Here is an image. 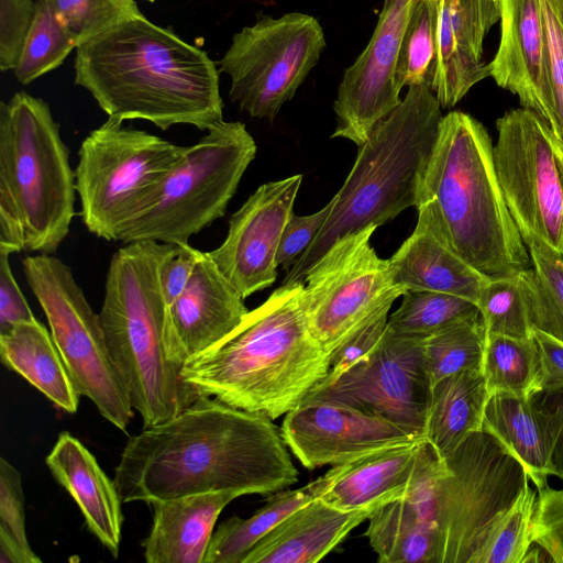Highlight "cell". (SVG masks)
<instances>
[{
  "instance_id": "6da1fadb",
  "label": "cell",
  "mask_w": 563,
  "mask_h": 563,
  "mask_svg": "<svg viewBox=\"0 0 563 563\" xmlns=\"http://www.w3.org/2000/svg\"><path fill=\"white\" fill-rule=\"evenodd\" d=\"M278 429L263 413L201 395L131 437L114 470L122 503L205 493L269 495L298 481Z\"/></svg>"
},
{
  "instance_id": "7a4b0ae2",
  "label": "cell",
  "mask_w": 563,
  "mask_h": 563,
  "mask_svg": "<svg viewBox=\"0 0 563 563\" xmlns=\"http://www.w3.org/2000/svg\"><path fill=\"white\" fill-rule=\"evenodd\" d=\"M75 84L119 121L145 120L163 131H208L223 121L219 69L208 54L144 14L76 48Z\"/></svg>"
},
{
  "instance_id": "3957f363",
  "label": "cell",
  "mask_w": 563,
  "mask_h": 563,
  "mask_svg": "<svg viewBox=\"0 0 563 563\" xmlns=\"http://www.w3.org/2000/svg\"><path fill=\"white\" fill-rule=\"evenodd\" d=\"M301 289L300 282L275 289L224 339L185 362L183 378L201 395L272 420L300 406L330 371Z\"/></svg>"
},
{
  "instance_id": "277c9868",
  "label": "cell",
  "mask_w": 563,
  "mask_h": 563,
  "mask_svg": "<svg viewBox=\"0 0 563 563\" xmlns=\"http://www.w3.org/2000/svg\"><path fill=\"white\" fill-rule=\"evenodd\" d=\"M416 209L457 255L488 279L532 266L497 178L492 139L465 112L443 115Z\"/></svg>"
},
{
  "instance_id": "5b68a950",
  "label": "cell",
  "mask_w": 563,
  "mask_h": 563,
  "mask_svg": "<svg viewBox=\"0 0 563 563\" xmlns=\"http://www.w3.org/2000/svg\"><path fill=\"white\" fill-rule=\"evenodd\" d=\"M178 246L126 243L112 255L106 276L100 323L144 428L167 421L201 396L168 352L169 305L161 274Z\"/></svg>"
},
{
  "instance_id": "8992f818",
  "label": "cell",
  "mask_w": 563,
  "mask_h": 563,
  "mask_svg": "<svg viewBox=\"0 0 563 563\" xmlns=\"http://www.w3.org/2000/svg\"><path fill=\"white\" fill-rule=\"evenodd\" d=\"M434 92L408 87L400 104L358 146L344 184L331 199L327 221L283 282L302 283L311 265L341 236L380 227L416 207L443 118Z\"/></svg>"
},
{
  "instance_id": "52a82bcc",
  "label": "cell",
  "mask_w": 563,
  "mask_h": 563,
  "mask_svg": "<svg viewBox=\"0 0 563 563\" xmlns=\"http://www.w3.org/2000/svg\"><path fill=\"white\" fill-rule=\"evenodd\" d=\"M76 174L49 106L19 91L0 102V246L54 254L75 216Z\"/></svg>"
},
{
  "instance_id": "ba28073f",
  "label": "cell",
  "mask_w": 563,
  "mask_h": 563,
  "mask_svg": "<svg viewBox=\"0 0 563 563\" xmlns=\"http://www.w3.org/2000/svg\"><path fill=\"white\" fill-rule=\"evenodd\" d=\"M255 154V141L242 122L213 125L186 146L180 162L118 242L189 244L191 236L224 216Z\"/></svg>"
},
{
  "instance_id": "9c48e42d",
  "label": "cell",
  "mask_w": 563,
  "mask_h": 563,
  "mask_svg": "<svg viewBox=\"0 0 563 563\" xmlns=\"http://www.w3.org/2000/svg\"><path fill=\"white\" fill-rule=\"evenodd\" d=\"M186 146L112 118L82 140L76 165L80 217L90 233L118 242L183 158Z\"/></svg>"
},
{
  "instance_id": "30bf717a",
  "label": "cell",
  "mask_w": 563,
  "mask_h": 563,
  "mask_svg": "<svg viewBox=\"0 0 563 563\" xmlns=\"http://www.w3.org/2000/svg\"><path fill=\"white\" fill-rule=\"evenodd\" d=\"M22 266L76 391L124 431L133 417L130 394L108 349L99 313L92 310L71 268L53 254L38 253L26 256Z\"/></svg>"
},
{
  "instance_id": "8fae6325",
  "label": "cell",
  "mask_w": 563,
  "mask_h": 563,
  "mask_svg": "<svg viewBox=\"0 0 563 563\" xmlns=\"http://www.w3.org/2000/svg\"><path fill=\"white\" fill-rule=\"evenodd\" d=\"M437 493L439 563H474L529 477L492 434H471L444 459Z\"/></svg>"
},
{
  "instance_id": "7c38bea8",
  "label": "cell",
  "mask_w": 563,
  "mask_h": 563,
  "mask_svg": "<svg viewBox=\"0 0 563 563\" xmlns=\"http://www.w3.org/2000/svg\"><path fill=\"white\" fill-rule=\"evenodd\" d=\"M325 47L319 21L306 13L260 14L235 33L218 62L230 98L249 115L274 120L318 64Z\"/></svg>"
},
{
  "instance_id": "4fadbf2b",
  "label": "cell",
  "mask_w": 563,
  "mask_h": 563,
  "mask_svg": "<svg viewBox=\"0 0 563 563\" xmlns=\"http://www.w3.org/2000/svg\"><path fill=\"white\" fill-rule=\"evenodd\" d=\"M496 130L497 178L526 245L538 240L563 255V144L523 107L497 119Z\"/></svg>"
},
{
  "instance_id": "5bb4252c",
  "label": "cell",
  "mask_w": 563,
  "mask_h": 563,
  "mask_svg": "<svg viewBox=\"0 0 563 563\" xmlns=\"http://www.w3.org/2000/svg\"><path fill=\"white\" fill-rule=\"evenodd\" d=\"M377 227L339 238L305 274L301 303L310 331L332 354L376 310L402 296L389 261L371 246Z\"/></svg>"
},
{
  "instance_id": "9a60e30c",
  "label": "cell",
  "mask_w": 563,
  "mask_h": 563,
  "mask_svg": "<svg viewBox=\"0 0 563 563\" xmlns=\"http://www.w3.org/2000/svg\"><path fill=\"white\" fill-rule=\"evenodd\" d=\"M423 339L397 333L387 325L366 357L334 380L317 386L302 404L347 406L426 439L432 384L423 357Z\"/></svg>"
},
{
  "instance_id": "2e32d148",
  "label": "cell",
  "mask_w": 563,
  "mask_h": 563,
  "mask_svg": "<svg viewBox=\"0 0 563 563\" xmlns=\"http://www.w3.org/2000/svg\"><path fill=\"white\" fill-rule=\"evenodd\" d=\"M418 0H384L374 33L360 56L344 70L333 109L332 137L361 146L373 128L402 98L395 84L396 60L413 5Z\"/></svg>"
},
{
  "instance_id": "e0dca14e",
  "label": "cell",
  "mask_w": 563,
  "mask_h": 563,
  "mask_svg": "<svg viewBox=\"0 0 563 563\" xmlns=\"http://www.w3.org/2000/svg\"><path fill=\"white\" fill-rule=\"evenodd\" d=\"M301 183L298 174L260 186L231 216L222 244L208 252L243 299L275 283L278 246Z\"/></svg>"
},
{
  "instance_id": "ac0fdd59",
  "label": "cell",
  "mask_w": 563,
  "mask_h": 563,
  "mask_svg": "<svg viewBox=\"0 0 563 563\" xmlns=\"http://www.w3.org/2000/svg\"><path fill=\"white\" fill-rule=\"evenodd\" d=\"M280 434L309 470L421 440L384 418L323 401L303 402L286 413Z\"/></svg>"
},
{
  "instance_id": "d6986e66",
  "label": "cell",
  "mask_w": 563,
  "mask_h": 563,
  "mask_svg": "<svg viewBox=\"0 0 563 563\" xmlns=\"http://www.w3.org/2000/svg\"><path fill=\"white\" fill-rule=\"evenodd\" d=\"M500 40L489 65L495 82L549 125L553 98L545 21L540 0H501Z\"/></svg>"
},
{
  "instance_id": "ffe728a7",
  "label": "cell",
  "mask_w": 563,
  "mask_h": 563,
  "mask_svg": "<svg viewBox=\"0 0 563 563\" xmlns=\"http://www.w3.org/2000/svg\"><path fill=\"white\" fill-rule=\"evenodd\" d=\"M208 252L198 251L192 273L169 303L170 360L180 365L231 333L249 312Z\"/></svg>"
},
{
  "instance_id": "44dd1931",
  "label": "cell",
  "mask_w": 563,
  "mask_h": 563,
  "mask_svg": "<svg viewBox=\"0 0 563 563\" xmlns=\"http://www.w3.org/2000/svg\"><path fill=\"white\" fill-rule=\"evenodd\" d=\"M501 0H437L438 57L432 91L452 108L473 86L490 77L484 40L500 20Z\"/></svg>"
},
{
  "instance_id": "7402d4cb",
  "label": "cell",
  "mask_w": 563,
  "mask_h": 563,
  "mask_svg": "<svg viewBox=\"0 0 563 563\" xmlns=\"http://www.w3.org/2000/svg\"><path fill=\"white\" fill-rule=\"evenodd\" d=\"M426 439L333 465L310 485L316 498L344 510L378 508L406 495Z\"/></svg>"
},
{
  "instance_id": "603a6c76",
  "label": "cell",
  "mask_w": 563,
  "mask_h": 563,
  "mask_svg": "<svg viewBox=\"0 0 563 563\" xmlns=\"http://www.w3.org/2000/svg\"><path fill=\"white\" fill-rule=\"evenodd\" d=\"M45 463L79 507L88 529L117 558L123 514L114 481L106 475L90 451L68 432L58 435Z\"/></svg>"
},
{
  "instance_id": "cb8c5ba5",
  "label": "cell",
  "mask_w": 563,
  "mask_h": 563,
  "mask_svg": "<svg viewBox=\"0 0 563 563\" xmlns=\"http://www.w3.org/2000/svg\"><path fill=\"white\" fill-rule=\"evenodd\" d=\"M374 510L344 511L314 498L275 526L245 555L242 563L318 562L368 519Z\"/></svg>"
},
{
  "instance_id": "d4e9b609",
  "label": "cell",
  "mask_w": 563,
  "mask_h": 563,
  "mask_svg": "<svg viewBox=\"0 0 563 563\" xmlns=\"http://www.w3.org/2000/svg\"><path fill=\"white\" fill-rule=\"evenodd\" d=\"M388 261L394 284L405 291L445 292L477 305L488 280L457 255L422 214Z\"/></svg>"
},
{
  "instance_id": "484cf974",
  "label": "cell",
  "mask_w": 563,
  "mask_h": 563,
  "mask_svg": "<svg viewBox=\"0 0 563 563\" xmlns=\"http://www.w3.org/2000/svg\"><path fill=\"white\" fill-rule=\"evenodd\" d=\"M232 493H205L151 504L152 529L144 540L147 563H203L214 525Z\"/></svg>"
},
{
  "instance_id": "4316f807",
  "label": "cell",
  "mask_w": 563,
  "mask_h": 563,
  "mask_svg": "<svg viewBox=\"0 0 563 563\" xmlns=\"http://www.w3.org/2000/svg\"><path fill=\"white\" fill-rule=\"evenodd\" d=\"M483 430L522 464L537 489L548 485L553 441L544 415L532 397L490 395L485 408Z\"/></svg>"
},
{
  "instance_id": "83f0119b",
  "label": "cell",
  "mask_w": 563,
  "mask_h": 563,
  "mask_svg": "<svg viewBox=\"0 0 563 563\" xmlns=\"http://www.w3.org/2000/svg\"><path fill=\"white\" fill-rule=\"evenodd\" d=\"M1 362L37 388L60 409L75 413L76 391L51 332L36 319L0 334Z\"/></svg>"
},
{
  "instance_id": "f1b7e54d",
  "label": "cell",
  "mask_w": 563,
  "mask_h": 563,
  "mask_svg": "<svg viewBox=\"0 0 563 563\" xmlns=\"http://www.w3.org/2000/svg\"><path fill=\"white\" fill-rule=\"evenodd\" d=\"M490 394L482 371L451 374L432 386L426 440L444 459L471 434L483 430Z\"/></svg>"
},
{
  "instance_id": "f546056e",
  "label": "cell",
  "mask_w": 563,
  "mask_h": 563,
  "mask_svg": "<svg viewBox=\"0 0 563 563\" xmlns=\"http://www.w3.org/2000/svg\"><path fill=\"white\" fill-rule=\"evenodd\" d=\"M382 563H439L437 522L405 497L375 509L365 532Z\"/></svg>"
},
{
  "instance_id": "4dcf8cb0",
  "label": "cell",
  "mask_w": 563,
  "mask_h": 563,
  "mask_svg": "<svg viewBox=\"0 0 563 563\" xmlns=\"http://www.w3.org/2000/svg\"><path fill=\"white\" fill-rule=\"evenodd\" d=\"M310 485L272 494L254 515L231 517L212 533L203 563H242L245 555L292 511L314 499Z\"/></svg>"
},
{
  "instance_id": "1f68e13d",
  "label": "cell",
  "mask_w": 563,
  "mask_h": 563,
  "mask_svg": "<svg viewBox=\"0 0 563 563\" xmlns=\"http://www.w3.org/2000/svg\"><path fill=\"white\" fill-rule=\"evenodd\" d=\"M482 372L490 395L531 398L541 391L540 360L533 336L486 334Z\"/></svg>"
},
{
  "instance_id": "d6a6232c",
  "label": "cell",
  "mask_w": 563,
  "mask_h": 563,
  "mask_svg": "<svg viewBox=\"0 0 563 563\" xmlns=\"http://www.w3.org/2000/svg\"><path fill=\"white\" fill-rule=\"evenodd\" d=\"M527 247L532 266L521 275L530 324L563 343V255L538 240Z\"/></svg>"
},
{
  "instance_id": "836d02e7",
  "label": "cell",
  "mask_w": 563,
  "mask_h": 563,
  "mask_svg": "<svg viewBox=\"0 0 563 563\" xmlns=\"http://www.w3.org/2000/svg\"><path fill=\"white\" fill-rule=\"evenodd\" d=\"M438 57L437 0H418L412 8L395 67V84L424 85L432 90Z\"/></svg>"
},
{
  "instance_id": "e575fe53",
  "label": "cell",
  "mask_w": 563,
  "mask_h": 563,
  "mask_svg": "<svg viewBox=\"0 0 563 563\" xmlns=\"http://www.w3.org/2000/svg\"><path fill=\"white\" fill-rule=\"evenodd\" d=\"M387 325L397 333L426 338L451 324L481 316L472 300L439 291L406 290Z\"/></svg>"
},
{
  "instance_id": "d590c367",
  "label": "cell",
  "mask_w": 563,
  "mask_h": 563,
  "mask_svg": "<svg viewBox=\"0 0 563 563\" xmlns=\"http://www.w3.org/2000/svg\"><path fill=\"white\" fill-rule=\"evenodd\" d=\"M486 333L481 316L426 336L423 357L432 386L461 371H482Z\"/></svg>"
},
{
  "instance_id": "8d00e7d4",
  "label": "cell",
  "mask_w": 563,
  "mask_h": 563,
  "mask_svg": "<svg viewBox=\"0 0 563 563\" xmlns=\"http://www.w3.org/2000/svg\"><path fill=\"white\" fill-rule=\"evenodd\" d=\"M36 12L13 69L15 78L27 85L60 66L78 44L62 25L46 0H35Z\"/></svg>"
},
{
  "instance_id": "74e56055",
  "label": "cell",
  "mask_w": 563,
  "mask_h": 563,
  "mask_svg": "<svg viewBox=\"0 0 563 563\" xmlns=\"http://www.w3.org/2000/svg\"><path fill=\"white\" fill-rule=\"evenodd\" d=\"M521 273L487 280L477 302L486 334L532 336Z\"/></svg>"
},
{
  "instance_id": "f35d334b",
  "label": "cell",
  "mask_w": 563,
  "mask_h": 563,
  "mask_svg": "<svg viewBox=\"0 0 563 563\" xmlns=\"http://www.w3.org/2000/svg\"><path fill=\"white\" fill-rule=\"evenodd\" d=\"M26 537L20 472L0 459V563H40Z\"/></svg>"
},
{
  "instance_id": "ab89813d",
  "label": "cell",
  "mask_w": 563,
  "mask_h": 563,
  "mask_svg": "<svg viewBox=\"0 0 563 563\" xmlns=\"http://www.w3.org/2000/svg\"><path fill=\"white\" fill-rule=\"evenodd\" d=\"M537 492L528 484L503 515L474 563H521L531 547V521Z\"/></svg>"
},
{
  "instance_id": "60d3db41",
  "label": "cell",
  "mask_w": 563,
  "mask_h": 563,
  "mask_svg": "<svg viewBox=\"0 0 563 563\" xmlns=\"http://www.w3.org/2000/svg\"><path fill=\"white\" fill-rule=\"evenodd\" d=\"M78 45L129 19L143 15L134 0H46Z\"/></svg>"
},
{
  "instance_id": "b9f144b4",
  "label": "cell",
  "mask_w": 563,
  "mask_h": 563,
  "mask_svg": "<svg viewBox=\"0 0 563 563\" xmlns=\"http://www.w3.org/2000/svg\"><path fill=\"white\" fill-rule=\"evenodd\" d=\"M545 21L553 114L550 129L563 144V0H540Z\"/></svg>"
},
{
  "instance_id": "7bdbcfd3",
  "label": "cell",
  "mask_w": 563,
  "mask_h": 563,
  "mask_svg": "<svg viewBox=\"0 0 563 563\" xmlns=\"http://www.w3.org/2000/svg\"><path fill=\"white\" fill-rule=\"evenodd\" d=\"M537 490L531 521L532 542L545 550L552 562L563 563V488L545 485Z\"/></svg>"
},
{
  "instance_id": "ee69618b",
  "label": "cell",
  "mask_w": 563,
  "mask_h": 563,
  "mask_svg": "<svg viewBox=\"0 0 563 563\" xmlns=\"http://www.w3.org/2000/svg\"><path fill=\"white\" fill-rule=\"evenodd\" d=\"M391 305L393 303H386L376 310L332 354H330V371L318 386L334 380L356 362L366 357L376 347L386 330L388 312Z\"/></svg>"
},
{
  "instance_id": "f6af8a7d",
  "label": "cell",
  "mask_w": 563,
  "mask_h": 563,
  "mask_svg": "<svg viewBox=\"0 0 563 563\" xmlns=\"http://www.w3.org/2000/svg\"><path fill=\"white\" fill-rule=\"evenodd\" d=\"M36 12L33 0H0V69L13 70Z\"/></svg>"
},
{
  "instance_id": "bcb514c9",
  "label": "cell",
  "mask_w": 563,
  "mask_h": 563,
  "mask_svg": "<svg viewBox=\"0 0 563 563\" xmlns=\"http://www.w3.org/2000/svg\"><path fill=\"white\" fill-rule=\"evenodd\" d=\"M332 208L331 200L319 211L308 216L291 214L287 221L277 251L276 262L290 271L306 252L327 221Z\"/></svg>"
},
{
  "instance_id": "7dc6e473",
  "label": "cell",
  "mask_w": 563,
  "mask_h": 563,
  "mask_svg": "<svg viewBox=\"0 0 563 563\" xmlns=\"http://www.w3.org/2000/svg\"><path fill=\"white\" fill-rule=\"evenodd\" d=\"M10 255L9 250L0 246V334L16 323L36 319L14 278Z\"/></svg>"
},
{
  "instance_id": "c3c4849f",
  "label": "cell",
  "mask_w": 563,
  "mask_h": 563,
  "mask_svg": "<svg viewBox=\"0 0 563 563\" xmlns=\"http://www.w3.org/2000/svg\"><path fill=\"white\" fill-rule=\"evenodd\" d=\"M552 437L551 475L563 481V389L541 390L532 397Z\"/></svg>"
},
{
  "instance_id": "681fc988",
  "label": "cell",
  "mask_w": 563,
  "mask_h": 563,
  "mask_svg": "<svg viewBox=\"0 0 563 563\" xmlns=\"http://www.w3.org/2000/svg\"><path fill=\"white\" fill-rule=\"evenodd\" d=\"M541 373V390L563 389V343L532 329Z\"/></svg>"
},
{
  "instance_id": "f907efd6",
  "label": "cell",
  "mask_w": 563,
  "mask_h": 563,
  "mask_svg": "<svg viewBox=\"0 0 563 563\" xmlns=\"http://www.w3.org/2000/svg\"><path fill=\"white\" fill-rule=\"evenodd\" d=\"M146 1H148V2H154L155 0H146Z\"/></svg>"
}]
</instances>
